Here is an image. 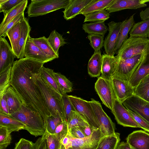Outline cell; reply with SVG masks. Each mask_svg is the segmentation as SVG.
<instances>
[{"label": "cell", "mask_w": 149, "mask_h": 149, "mask_svg": "<svg viewBox=\"0 0 149 149\" xmlns=\"http://www.w3.org/2000/svg\"><path fill=\"white\" fill-rule=\"evenodd\" d=\"M44 64L26 57L14 61L10 84L23 104L39 113L45 122L47 118L51 115L42 93L34 79L35 74L41 70Z\"/></svg>", "instance_id": "1"}, {"label": "cell", "mask_w": 149, "mask_h": 149, "mask_svg": "<svg viewBox=\"0 0 149 149\" xmlns=\"http://www.w3.org/2000/svg\"><path fill=\"white\" fill-rule=\"evenodd\" d=\"M9 117L23 123L25 130L36 137L43 135L46 131L45 121L41 115L23 103L18 111Z\"/></svg>", "instance_id": "2"}, {"label": "cell", "mask_w": 149, "mask_h": 149, "mask_svg": "<svg viewBox=\"0 0 149 149\" xmlns=\"http://www.w3.org/2000/svg\"><path fill=\"white\" fill-rule=\"evenodd\" d=\"M41 70L35 74L34 79L42 93L49 111L51 115L59 117L63 121L66 120L62 95L43 82L40 77Z\"/></svg>", "instance_id": "3"}, {"label": "cell", "mask_w": 149, "mask_h": 149, "mask_svg": "<svg viewBox=\"0 0 149 149\" xmlns=\"http://www.w3.org/2000/svg\"><path fill=\"white\" fill-rule=\"evenodd\" d=\"M149 53V39L147 37L130 36L123 43L116 56L123 60L134 56Z\"/></svg>", "instance_id": "4"}, {"label": "cell", "mask_w": 149, "mask_h": 149, "mask_svg": "<svg viewBox=\"0 0 149 149\" xmlns=\"http://www.w3.org/2000/svg\"><path fill=\"white\" fill-rule=\"evenodd\" d=\"M70 0H32L27 7L29 17L46 15L61 8L65 9Z\"/></svg>", "instance_id": "5"}, {"label": "cell", "mask_w": 149, "mask_h": 149, "mask_svg": "<svg viewBox=\"0 0 149 149\" xmlns=\"http://www.w3.org/2000/svg\"><path fill=\"white\" fill-rule=\"evenodd\" d=\"M89 102L98 123L102 137L114 134L115 124L103 109L101 103L93 98Z\"/></svg>", "instance_id": "6"}, {"label": "cell", "mask_w": 149, "mask_h": 149, "mask_svg": "<svg viewBox=\"0 0 149 149\" xmlns=\"http://www.w3.org/2000/svg\"><path fill=\"white\" fill-rule=\"evenodd\" d=\"M146 54H141L125 59H119L116 70L113 77H118L129 82Z\"/></svg>", "instance_id": "7"}, {"label": "cell", "mask_w": 149, "mask_h": 149, "mask_svg": "<svg viewBox=\"0 0 149 149\" xmlns=\"http://www.w3.org/2000/svg\"><path fill=\"white\" fill-rule=\"evenodd\" d=\"M68 97L76 111L79 113L91 126L99 129V125L92 107L88 101L73 95Z\"/></svg>", "instance_id": "8"}, {"label": "cell", "mask_w": 149, "mask_h": 149, "mask_svg": "<svg viewBox=\"0 0 149 149\" xmlns=\"http://www.w3.org/2000/svg\"><path fill=\"white\" fill-rule=\"evenodd\" d=\"M95 89L102 104L112 111L116 95L111 80L99 77L95 83Z\"/></svg>", "instance_id": "9"}, {"label": "cell", "mask_w": 149, "mask_h": 149, "mask_svg": "<svg viewBox=\"0 0 149 149\" xmlns=\"http://www.w3.org/2000/svg\"><path fill=\"white\" fill-rule=\"evenodd\" d=\"M69 134L70 141L65 149H95L102 137L100 130L96 128L91 135L82 139L74 138Z\"/></svg>", "instance_id": "10"}, {"label": "cell", "mask_w": 149, "mask_h": 149, "mask_svg": "<svg viewBox=\"0 0 149 149\" xmlns=\"http://www.w3.org/2000/svg\"><path fill=\"white\" fill-rule=\"evenodd\" d=\"M123 106L149 123V102L133 95L122 103Z\"/></svg>", "instance_id": "11"}, {"label": "cell", "mask_w": 149, "mask_h": 149, "mask_svg": "<svg viewBox=\"0 0 149 149\" xmlns=\"http://www.w3.org/2000/svg\"><path fill=\"white\" fill-rule=\"evenodd\" d=\"M111 111L118 124L124 127L141 128L116 96Z\"/></svg>", "instance_id": "12"}, {"label": "cell", "mask_w": 149, "mask_h": 149, "mask_svg": "<svg viewBox=\"0 0 149 149\" xmlns=\"http://www.w3.org/2000/svg\"><path fill=\"white\" fill-rule=\"evenodd\" d=\"M122 22L113 21L108 24L109 33L104 41L103 46L106 54L114 56L116 53L115 48L117 42Z\"/></svg>", "instance_id": "13"}, {"label": "cell", "mask_w": 149, "mask_h": 149, "mask_svg": "<svg viewBox=\"0 0 149 149\" xmlns=\"http://www.w3.org/2000/svg\"><path fill=\"white\" fill-rule=\"evenodd\" d=\"M15 57L11 47L5 38L0 37V74L13 66Z\"/></svg>", "instance_id": "14"}, {"label": "cell", "mask_w": 149, "mask_h": 149, "mask_svg": "<svg viewBox=\"0 0 149 149\" xmlns=\"http://www.w3.org/2000/svg\"><path fill=\"white\" fill-rule=\"evenodd\" d=\"M111 81L115 95L122 104L134 94V88L128 81L116 77H113Z\"/></svg>", "instance_id": "15"}, {"label": "cell", "mask_w": 149, "mask_h": 149, "mask_svg": "<svg viewBox=\"0 0 149 149\" xmlns=\"http://www.w3.org/2000/svg\"><path fill=\"white\" fill-rule=\"evenodd\" d=\"M149 0H113L106 9L109 13L126 9H136L146 6Z\"/></svg>", "instance_id": "16"}, {"label": "cell", "mask_w": 149, "mask_h": 149, "mask_svg": "<svg viewBox=\"0 0 149 149\" xmlns=\"http://www.w3.org/2000/svg\"><path fill=\"white\" fill-rule=\"evenodd\" d=\"M24 57L44 64L53 60L35 44L30 35L29 36L26 44Z\"/></svg>", "instance_id": "17"}, {"label": "cell", "mask_w": 149, "mask_h": 149, "mask_svg": "<svg viewBox=\"0 0 149 149\" xmlns=\"http://www.w3.org/2000/svg\"><path fill=\"white\" fill-rule=\"evenodd\" d=\"M131 146L136 149H149V133L142 130L135 131L126 138Z\"/></svg>", "instance_id": "18"}, {"label": "cell", "mask_w": 149, "mask_h": 149, "mask_svg": "<svg viewBox=\"0 0 149 149\" xmlns=\"http://www.w3.org/2000/svg\"><path fill=\"white\" fill-rule=\"evenodd\" d=\"M102 56L101 77L106 79L111 80L116 71L119 60L116 56L106 54Z\"/></svg>", "instance_id": "19"}, {"label": "cell", "mask_w": 149, "mask_h": 149, "mask_svg": "<svg viewBox=\"0 0 149 149\" xmlns=\"http://www.w3.org/2000/svg\"><path fill=\"white\" fill-rule=\"evenodd\" d=\"M149 74V53L145 55L136 70L132 75L129 81V84L135 88L140 81Z\"/></svg>", "instance_id": "20"}, {"label": "cell", "mask_w": 149, "mask_h": 149, "mask_svg": "<svg viewBox=\"0 0 149 149\" xmlns=\"http://www.w3.org/2000/svg\"><path fill=\"white\" fill-rule=\"evenodd\" d=\"M93 0H70L68 6L63 11L66 20L70 19L79 14V13Z\"/></svg>", "instance_id": "21"}, {"label": "cell", "mask_w": 149, "mask_h": 149, "mask_svg": "<svg viewBox=\"0 0 149 149\" xmlns=\"http://www.w3.org/2000/svg\"><path fill=\"white\" fill-rule=\"evenodd\" d=\"M4 95L10 114L18 111L23 103L19 96L11 86L8 88Z\"/></svg>", "instance_id": "22"}, {"label": "cell", "mask_w": 149, "mask_h": 149, "mask_svg": "<svg viewBox=\"0 0 149 149\" xmlns=\"http://www.w3.org/2000/svg\"><path fill=\"white\" fill-rule=\"evenodd\" d=\"M102 56L100 50L94 52L89 60L88 65V74L92 77H99L101 73Z\"/></svg>", "instance_id": "23"}, {"label": "cell", "mask_w": 149, "mask_h": 149, "mask_svg": "<svg viewBox=\"0 0 149 149\" xmlns=\"http://www.w3.org/2000/svg\"><path fill=\"white\" fill-rule=\"evenodd\" d=\"M31 27L28 19L25 18L20 38L18 42L17 52L16 57L20 59L24 57V51L27 39L30 35Z\"/></svg>", "instance_id": "24"}, {"label": "cell", "mask_w": 149, "mask_h": 149, "mask_svg": "<svg viewBox=\"0 0 149 149\" xmlns=\"http://www.w3.org/2000/svg\"><path fill=\"white\" fill-rule=\"evenodd\" d=\"M24 18L15 24L6 33V36L10 40L11 47L15 56L17 54L18 43L21 36Z\"/></svg>", "instance_id": "25"}, {"label": "cell", "mask_w": 149, "mask_h": 149, "mask_svg": "<svg viewBox=\"0 0 149 149\" xmlns=\"http://www.w3.org/2000/svg\"><path fill=\"white\" fill-rule=\"evenodd\" d=\"M135 14H133L129 18L122 22L121 28L115 48L116 53H117L123 42L128 39V33L135 24L134 20Z\"/></svg>", "instance_id": "26"}, {"label": "cell", "mask_w": 149, "mask_h": 149, "mask_svg": "<svg viewBox=\"0 0 149 149\" xmlns=\"http://www.w3.org/2000/svg\"><path fill=\"white\" fill-rule=\"evenodd\" d=\"M120 141V134L115 132L101 137L95 149H117Z\"/></svg>", "instance_id": "27"}, {"label": "cell", "mask_w": 149, "mask_h": 149, "mask_svg": "<svg viewBox=\"0 0 149 149\" xmlns=\"http://www.w3.org/2000/svg\"><path fill=\"white\" fill-rule=\"evenodd\" d=\"M0 126L6 127L8 132L10 134L13 132L25 130V126L22 123L11 117L0 113Z\"/></svg>", "instance_id": "28"}, {"label": "cell", "mask_w": 149, "mask_h": 149, "mask_svg": "<svg viewBox=\"0 0 149 149\" xmlns=\"http://www.w3.org/2000/svg\"><path fill=\"white\" fill-rule=\"evenodd\" d=\"M28 1L24 0L15 7L5 15L0 24V33L14 18L20 13L24 12L27 7Z\"/></svg>", "instance_id": "29"}, {"label": "cell", "mask_w": 149, "mask_h": 149, "mask_svg": "<svg viewBox=\"0 0 149 149\" xmlns=\"http://www.w3.org/2000/svg\"><path fill=\"white\" fill-rule=\"evenodd\" d=\"M53 70L43 66L40 77L43 82L59 94H61L58 83L54 76Z\"/></svg>", "instance_id": "30"}, {"label": "cell", "mask_w": 149, "mask_h": 149, "mask_svg": "<svg viewBox=\"0 0 149 149\" xmlns=\"http://www.w3.org/2000/svg\"><path fill=\"white\" fill-rule=\"evenodd\" d=\"M113 0H93L79 13V14L85 15L105 9Z\"/></svg>", "instance_id": "31"}, {"label": "cell", "mask_w": 149, "mask_h": 149, "mask_svg": "<svg viewBox=\"0 0 149 149\" xmlns=\"http://www.w3.org/2000/svg\"><path fill=\"white\" fill-rule=\"evenodd\" d=\"M129 34L130 36L148 38L149 35V19L135 23Z\"/></svg>", "instance_id": "32"}, {"label": "cell", "mask_w": 149, "mask_h": 149, "mask_svg": "<svg viewBox=\"0 0 149 149\" xmlns=\"http://www.w3.org/2000/svg\"><path fill=\"white\" fill-rule=\"evenodd\" d=\"M82 29L85 33L89 34H99L104 36L108 30L104 22H91L84 23Z\"/></svg>", "instance_id": "33"}, {"label": "cell", "mask_w": 149, "mask_h": 149, "mask_svg": "<svg viewBox=\"0 0 149 149\" xmlns=\"http://www.w3.org/2000/svg\"><path fill=\"white\" fill-rule=\"evenodd\" d=\"M32 40L36 45L46 55L53 60L59 57V56L54 51L50 45L47 38L45 36L37 38H32Z\"/></svg>", "instance_id": "34"}, {"label": "cell", "mask_w": 149, "mask_h": 149, "mask_svg": "<svg viewBox=\"0 0 149 149\" xmlns=\"http://www.w3.org/2000/svg\"><path fill=\"white\" fill-rule=\"evenodd\" d=\"M134 91V94L149 102V74L140 81Z\"/></svg>", "instance_id": "35"}, {"label": "cell", "mask_w": 149, "mask_h": 149, "mask_svg": "<svg viewBox=\"0 0 149 149\" xmlns=\"http://www.w3.org/2000/svg\"><path fill=\"white\" fill-rule=\"evenodd\" d=\"M47 39L54 51L59 56L58 50L59 48L67 43L62 35L56 30H54L51 32Z\"/></svg>", "instance_id": "36"}, {"label": "cell", "mask_w": 149, "mask_h": 149, "mask_svg": "<svg viewBox=\"0 0 149 149\" xmlns=\"http://www.w3.org/2000/svg\"><path fill=\"white\" fill-rule=\"evenodd\" d=\"M54 76L58 85L62 95L73 90V84L67 77L59 72H54Z\"/></svg>", "instance_id": "37"}, {"label": "cell", "mask_w": 149, "mask_h": 149, "mask_svg": "<svg viewBox=\"0 0 149 149\" xmlns=\"http://www.w3.org/2000/svg\"><path fill=\"white\" fill-rule=\"evenodd\" d=\"M84 16V22H104L110 18L109 13L105 9L93 12Z\"/></svg>", "instance_id": "38"}, {"label": "cell", "mask_w": 149, "mask_h": 149, "mask_svg": "<svg viewBox=\"0 0 149 149\" xmlns=\"http://www.w3.org/2000/svg\"><path fill=\"white\" fill-rule=\"evenodd\" d=\"M67 122L68 130L74 127L90 125L76 111H72Z\"/></svg>", "instance_id": "39"}, {"label": "cell", "mask_w": 149, "mask_h": 149, "mask_svg": "<svg viewBox=\"0 0 149 149\" xmlns=\"http://www.w3.org/2000/svg\"><path fill=\"white\" fill-rule=\"evenodd\" d=\"M12 67H10L0 74V97L4 94L8 88L10 86V79Z\"/></svg>", "instance_id": "40"}, {"label": "cell", "mask_w": 149, "mask_h": 149, "mask_svg": "<svg viewBox=\"0 0 149 149\" xmlns=\"http://www.w3.org/2000/svg\"><path fill=\"white\" fill-rule=\"evenodd\" d=\"M63 120L59 117L50 115L45 120L46 131L51 134H54L58 125Z\"/></svg>", "instance_id": "41"}, {"label": "cell", "mask_w": 149, "mask_h": 149, "mask_svg": "<svg viewBox=\"0 0 149 149\" xmlns=\"http://www.w3.org/2000/svg\"><path fill=\"white\" fill-rule=\"evenodd\" d=\"M104 36L95 34H89L87 36L90 41V44L94 50L97 52L103 46Z\"/></svg>", "instance_id": "42"}, {"label": "cell", "mask_w": 149, "mask_h": 149, "mask_svg": "<svg viewBox=\"0 0 149 149\" xmlns=\"http://www.w3.org/2000/svg\"><path fill=\"white\" fill-rule=\"evenodd\" d=\"M11 141L10 134L8 133L7 128L0 126V149H6L10 144Z\"/></svg>", "instance_id": "43"}, {"label": "cell", "mask_w": 149, "mask_h": 149, "mask_svg": "<svg viewBox=\"0 0 149 149\" xmlns=\"http://www.w3.org/2000/svg\"><path fill=\"white\" fill-rule=\"evenodd\" d=\"M43 135L46 139L48 149H60L61 144L55 134L45 131Z\"/></svg>", "instance_id": "44"}, {"label": "cell", "mask_w": 149, "mask_h": 149, "mask_svg": "<svg viewBox=\"0 0 149 149\" xmlns=\"http://www.w3.org/2000/svg\"><path fill=\"white\" fill-rule=\"evenodd\" d=\"M62 98L65 119L66 121L67 122L70 116L72 111H76V110L70 99L68 95L67 94L63 95H62Z\"/></svg>", "instance_id": "45"}, {"label": "cell", "mask_w": 149, "mask_h": 149, "mask_svg": "<svg viewBox=\"0 0 149 149\" xmlns=\"http://www.w3.org/2000/svg\"><path fill=\"white\" fill-rule=\"evenodd\" d=\"M24 0H7L3 3H0V12H3L5 15L7 13Z\"/></svg>", "instance_id": "46"}, {"label": "cell", "mask_w": 149, "mask_h": 149, "mask_svg": "<svg viewBox=\"0 0 149 149\" xmlns=\"http://www.w3.org/2000/svg\"><path fill=\"white\" fill-rule=\"evenodd\" d=\"M68 132V123L66 121H63L57 127L55 133L56 136L61 141L67 135Z\"/></svg>", "instance_id": "47"}, {"label": "cell", "mask_w": 149, "mask_h": 149, "mask_svg": "<svg viewBox=\"0 0 149 149\" xmlns=\"http://www.w3.org/2000/svg\"><path fill=\"white\" fill-rule=\"evenodd\" d=\"M24 18V12L21 13L16 16L8 23L2 31L0 33V37L5 38L6 37V33L8 31L17 23Z\"/></svg>", "instance_id": "48"}, {"label": "cell", "mask_w": 149, "mask_h": 149, "mask_svg": "<svg viewBox=\"0 0 149 149\" xmlns=\"http://www.w3.org/2000/svg\"><path fill=\"white\" fill-rule=\"evenodd\" d=\"M128 111L135 120L140 126L141 128L143 129L145 131L149 132V123L133 112L130 110Z\"/></svg>", "instance_id": "49"}, {"label": "cell", "mask_w": 149, "mask_h": 149, "mask_svg": "<svg viewBox=\"0 0 149 149\" xmlns=\"http://www.w3.org/2000/svg\"><path fill=\"white\" fill-rule=\"evenodd\" d=\"M33 143L31 141L22 138L15 144L14 149H33Z\"/></svg>", "instance_id": "50"}, {"label": "cell", "mask_w": 149, "mask_h": 149, "mask_svg": "<svg viewBox=\"0 0 149 149\" xmlns=\"http://www.w3.org/2000/svg\"><path fill=\"white\" fill-rule=\"evenodd\" d=\"M0 113L9 117L10 115L4 94L0 97Z\"/></svg>", "instance_id": "51"}, {"label": "cell", "mask_w": 149, "mask_h": 149, "mask_svg": "<svg viewBox=\"0 0 149 149\" xmlns=\"http://www.w3.org/2000/svg\"><path fill=\"white\" fill-rule=\"evenodd\" d=\"M33 149H48L47 140L43 135L34 143Z\"/></svg>", "instance_id": "52"}, {"label": "cell", "mask_w": 149, "mask_h": 149, "mask_svg": "<svg viewBox=\"0 0 149 149\" xmlns=\"http://www.w3.org/2000/svg\"><path fill=\"white\" fill-rule=\"evenodd\" d=\"M68 132L72 136L76 139H82L86 137L79 127H75L68 130Z\"/></svg>", "instance_id": "53"}, {"label": "cell", "mask_w": 149, "mask_h": 149, "mask_svg": "<svg viewBox=\"0 0 149 149\" xmlns=\"http://www.w3.org/2000/svg\"><path fill=\"white\" fill-rule=\"evenodd\" d=\"M79 128L86 137H88L91 135L95 128L90 125L79 127Z\"/></svg>", "instance_id": "54"}, {"label": "cell", "mask_w": 149, "mask_h": 149, "mask_svg": "<svg viewBox=\"0 0 149 149\" xmlns=\"http://www.w3.org/2000/svg\"><path fill=\"white\" fill-rule=\"evenodd\" d=\"M140 17L142 20L149 19V7L144 10L141 11L139 14Z\"/></svg>", "instance_id": "55"}, {"label": "cell", "mask_w": 149, "mask_h": 149, "mask_svg": "<svg viewBox=\"0 0 149 149\" xmlns=\"http://www.w3.org/2000/svg\"><path fill=\"white\" fill-rule=\"evenodd\" d=\"M70 134L69 132H68L64 137L61 141V144L64 147L67 146L70 143Z\"/></svg>", "instance_id": "56"}, {"label": "cell", "mask_w": 149, "mask_h": 149, "mask_svg": "<svg viewBox=\"0 0 149 149\" xmlns=\"http://www.w3.org/2000/svg\"><path fill=\"white\" fill-rule=\"evenodd\" d=\"M117 149H132L130 145L127 142H122L119 143Z\"/></svg>", "instance_id": "57"}, {"label": "cell", "mask_w": 149, "mask_h": 149, "mask_svg": "<svg viewBox=\"0 0 149 149\" xmlns=\"http://www.w3.org/2000/svg\"><path fill=\"white\" fill-rule=\"evenodd\" d=\"M60 149H65V147L61 144Z\"/></svg>", "instance_id": "58"}, {"label": "cell", "mask_w": 149, "mask_h": 149, "mask_svg": "<svg viewBox=\"0 0 149 149\" xmlns=\"http://www.w3.org/2000/svg\"><path fill=\"white\" fill-rule=\"evenodd\" d=\"M7 0H0V3H1L6 2Z\"/></svg>", "instance_id": "59"}, {"label": "cell", "mask_w": 149, "mask_h": 149, "mask_svg": "<svg viewBox=\"0 0 149 149\" xmlns=\"http://www.w3.org/2000/svg\"><path fill=\"white\" fill-rule=\"evenodd\" d=\"M130 147H131V148L132 149H136L133 148V147H132V146H130Z\"/></svg>", "instance_id": "60"}, {"label": "cell", "mask_w": 149, "mask_h": 149, "mask_svg": "<svg viewBox=\"0 0 149 149\" xmlns=\"http://www.w3.org/2000/svg\"><path fill=\"white\" fill-rule=\"evenodd\" d=\"M148 38L149 39V36H148Z\"/></svg>", "instance_id": "61"}]
</instances>
